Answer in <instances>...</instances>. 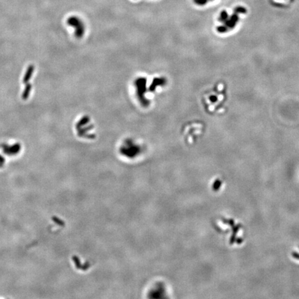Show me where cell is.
Returning a JSON list of instances; mask_svg holds the SVG:
<instances>
[{"instance_id": "30bf717a", "label": "cell", "mask_w": 299, "mask_h": 299, "mask_svg": "<svg viewBox=\"0 0 299 299\" xmlns=\"http://www.w3.org/2000/svg\"><path fill=\"white\" fill-rule=\"evenodd\" d=\"M208 0H195V2L198 5H204L207 3Z\"/></svg>"}, {"instance_id": "7a4b0ae2", "label": "cell", "mask_w": 299, "mask_h": 299, "mask_svg": "<svg viewBox=\"0 0 299 299\" xmlns=\"http://www.w3.org/2000/svg\"><path fill=\"white\" fill-rule=\"evenodd\" d=\"M135 86L136 89V95L137 96L138 100H139L142 106H148L149 100L147 99L146 94L147 92V80L143 77H139L135 82Z\"/></svg>"}, {"instance_id": "8992f818", "label": "cell", "mask_w": 299, "mask_h": 299, "mask_svg": "<svg viewBox=\"0 0 299 299\" xmlns=\"http://www.w3.org/2000/svg\"><path fill=\"white\" fill-rule=\"evenodd\" d=\"M229 14L226 11H222L220 14V17H219V21L221 22H225L226 20L229 19Z\"/></svg>"}, {"instance_id": "6da1fadb", "label": "cell", "mask_w": 299, "mask_h": 299, "mask_svg": "<svg viewBox=\"0 0 299 299\" xmlns=\"http://www.w3.org/2000/svg\"><path fill=\"white\" fill-rule=\"evenodd\" d=\"M141 148L139 143H136L132 139H128L123 141L120 147V153L123 156L129 158L135 157L141 153Z\"/></svg>"}, {"instance_id": "5b68a950", "label": "cell", "mask_w": 299, "mask_h": 299, "mask_svg": "<svg viewBox=\"0 0 299 299\" xmlns=\"http://www.w3.org/2000/svg\"><path fill=\"white\" fill-rule=\"evenodd\" d=\"M34 69L35 67L33 65H30L29 67V68L27 69V72H26V74L24 75V79H23V82H24V83L27 84V82L29 81V80L31 79V76L33 75V71H34Z\"/></svg>"}, {"instance_id": "8fae6325", "label": "cell", "mask_w": 299, "mask_h": 299, "mask_svg": "<svg viewBox=\"0 0 299 299\" xmlns=\"http://www.w3.org/2000/svg\"><path fill=\"white\" fill-rule=\"evenodd\" d=\"M209 99H210L211 101L213 102V103L216 102V101H217V100H218V98L216 97L215 96H210Z\"/></svg>"}, {"instance_id": "52a82bcc", "label": "cell", "mask_w": 299, "mask_h": 299, "mask_svg": "<svg viewBox=\"0 0 299 299\" xmlns=\"http://www.w3.org/2000/svg\"><path fill=\"white\" fill-rule=\"evenodd\" d=\"M31 90V85L28 84V85H27V87H26L24 91V92H23V94H22V97L23 99L26 100V99H27V98H29Z\"/></svg>"}, {"instance_id": "3957f363", "label": "cell", "mask_w": 299, "mask_h": 299, "mask_svg": "<svg viewBox=\"0 0 299 299\" xmlns=\"http://www.w3.org/2000/svg\"><path fill=\"white\" fill-rule=\"evenodd\" d=\"M68 24L75 27V35L76 38H81L85 34V25L78 18L72 17L68 20Z\"/></svg>"}, {"instance_id": "9c48e42d", "label": "cell", "mask_w": 299, "mask_h": 299, "mask_svg": "<svg viewBox=\"0 0 299 299\" xmlns=\"http://www.w3.org/2000/svg\"><path fill=\"white\" fill-rule=\"evenodd\" d=\"M217 31H218V32H219V33H224L227 32L229 29H227V27H226V26L221 25V26H219V27L217 28Z\"/></svg>"}, {"instance_id": "277c9868", "label": "cell", "mask_w": 299, "mask_h": 299, "mask_svg": "<svg viewBox=\"0 0 299 299\" xmlns=\"http://www.w3.org/2000/svg\"><path fill=\"white\" fill-rule=\"evenodd\" d=\"M238 21H239V16L238 13H235L232 15L230 17H229V19L224 22V26H226L229 30L233 29H234V27H236V25Z\"/></svg>"}, {"instance_id": "ba28073f", "label": "cell", "mask_w": 299, "mask_h": 299, "mask_svg": "<svg viewBox=\"0 0 299 299\" xmlns=\"http://www.w3.org/2000/svg\"><path fill=\"white\" fill-rule=\"evenodd\" d=\"M234 12L238 14H245L247 13V10L246 8H244L243 6H237L235 8V9H234Z\"/></svg>"}]
</instances>
